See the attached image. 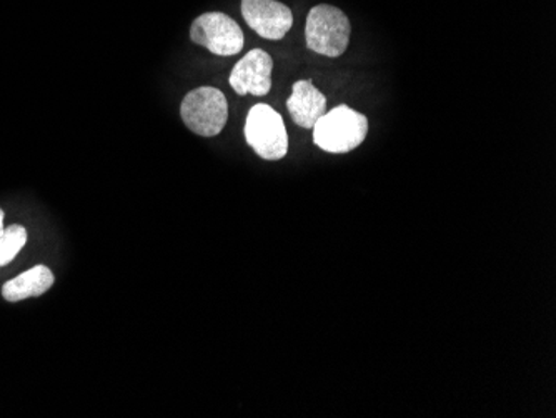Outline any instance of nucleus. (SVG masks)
Wrapping results in <instances>:
<instances>
[{"label": "nucleus", "mask_w": 556, "mask_h": 418, "mask_svg": "<svg viewBox=\"0 0 556 418\" xmlns=\"http://www.w3.org/2000/svg\"><path fill=\"white\" fill-rule=\"evenodd\" d=\"M368 134V118L346 105L325 112L314 126V142L330 154H346L357 149Z\"/></svg>", "instance_id": "f257e3e1"}, {"label": "nucleus", "mask_w": 556, "mask_h": 418, "mask_svg": "<svg viewBox=\"0 0 556 418\" xmlns=\"http://www.w3.org/2000/svg\"><path fill=\"white\" fill-rule=\"evenodd\" d=\"M350 33L349 17L339 8L320 4L308 12L305 40L311 51L325 58H340L349 47Z\"/></svg>", "instance_id": "f03ea898"}, {"label": "nucleus", "mask_w": 556, "mask_h": 418, "mask_svg": "<svg viewBox=\"0 0 556 418\" xmlns=\"http://www.w3.org/2000/svg\"><path fill=\"white\" fill-rule=\"evenodd\" d=\"M243 134L247 143L265 161H280L289 152V134L282 115L270 105L257 104L250 109Z\"/></svg>", "instance_id": "7ed1b4c3"}, {"label": "nucleus", "mask_w": 556, "mask_h": 418, "mask_svg": "<svg viewBox=\"0 0 556 418\" xmlns=\"http://www.w3.org/2000/svg\"><path fill=\"white\" fill-rule=\"evenodd\" d=\"M180 115L184 124L197 136H218L229 118L227 97L215 87H199L184 97Z\"/></svg>", "instance_id": "20e7f679"}, {"label": "nucleus", "mask_w": 556, "mask_h": 418, "mask_svg": "<svg viewBox=\"0 0 556 418\" xmlns=\"http://www.w3.org/2000/svg\"><path fill=\"white\" fill-rule=\"evenodd\" d=\"M190 39L220 58L240 54L245 43L239 24L222 12H207L197 17L190 27Z\"/></svg>", "instance_id": "39448f33"}, {"label": "nucleus", "mask_w": 556, "mask_h": 418, "mask_svg": "<svg viewBox=\"0 0 556 418\" xmlns=\"http://www.w3.org/2000/svg\"><path fill=\"white\" fill-rule=\"evenodd\" d=\"M240 11L247 26L264 39H283L292 29V11L277 0H242Z\"/></svg>", "instance_id": "423d86ee"}, {"label": "nucleus", "mask_w": 556, "mask_h": 418, "mask_svg": "<svg viewBox=\"0 0 556 418\" xmlns=\"http://www.w3.org/2000/svg\"><path fill=\"white\" fill-rule=\"evenodd\" d=\"M271 71L274 61L270 55L262 49H254L237 62L229 83L239 96L252 93L255 97H264L271 89Z\"/></svg>", "instance_id": "0eeeda50"}, {"label": "nucleus", "mask_w": 556, "mask_h": 418, "mask_svg": "<svg viewBox=\"0 0 556 418\" xmlns=\"http://www.w3.org/2000/svg\"><path fill=\"white\" fill-rule=\"evenodd\" d=\"M287 109L296 126L314 129L318 118L327 112V99L311 80H299L293 84Z\"/></svg>", "instance_id": "6e6552de"}, {"label": "nucleus", "mask_w": 556, "mask_h": 418, "mask_svg": "<svg viewBox=\"0 0 556 418\" xmlns=\"http://www.w3.org/2000/svg\"><path fill=\"white\" fill-rule=\"evenodd\" d=\"M54 274L46 265H36L27 273L5 282L2 297L8 302H21L25 299L40 297L50 287L54 286Z\"/></svg>", "instance_id": "1a4fd4ad"}, {"label": "nucleus", "mask_w": 556, "mask_h": 418, "mask_svg": "<svg viewBox=\"0 0 556 418\" xmlns=\"http://www.w3.org/2000/svg\"><path fill=\"white\" fill-rule=\"evenodd\" d=\"M27 243V230L22 226H11L0 233V267L11 264Z\"/></svg>", "instance_id": "9d476101"}, {"label": "nucleus", "mask_w": 556, "mask_h": 418, "mask_svg": "<svg viewBox=\"0 0 556 418\" xmlns=\"http://www.w3.org/2000/svg\"><path fill=\"white\" fill-rule=\"evenodd\" d=\"M4 232V211L0 208V233Z\"/></svg>", "instance_id": "9b49d317"}]
</instances>
